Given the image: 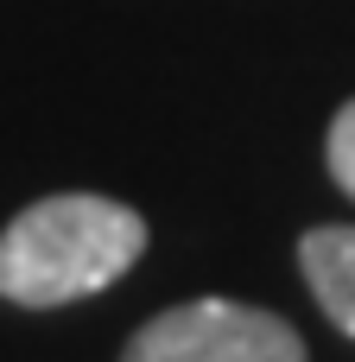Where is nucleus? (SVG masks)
Listing matches in <instances>:
<instances>
[{
	"label": "nucleus",
	"mask_w": 355,
	"mask_h": 362,
	"mask_svg": "<svg viewBox=\"0 0 355 362\" xmlns=\"http://www.w3.org/2000/svg\"><path fill=\"white\" fill-rule=\"evenodd\" d=\"M146 255V216L95 197L57 191L19 210L0 235V299L13 305H70L114 286Z\"/></svg>",
	"instance_id": "f257e3e1"
},
{
	"label": "nucleus",
	"mask_w": 355,
	"mask_h": 362,
	"mask_svg": "<svg viewBox=\"0 0 355 362\" xmlns=\"http://www.w3.org/2000/svg\"><path fill=\"white\" fill-rule=\"evenodd\" d=\"M121 362H311L299 331L260 305L191 299L133 331Z\"/></svg>",
	"instance_id": "f03ea898"
},
{
	"label": "nucleus",
	"mask_w": 355,
	"mask_h": 362,
	"mask_svg": "<svg viewBox=\"0 0 355 362\" xmlns=\"http://www.w3.org/2000/svg\"><path fill=\"white\" fill-rule=\"evenodd\" d=\"M330 178L355 197V102H343L330 121Z\"/></svg>",
	"instance_id": "20e7f679"
},
{
	"label": "nucleus",
	"mask_w": 355,
	"mask_h": 362,
	"mask_svg": "<svg viewBox=\"0 0 355 362\" xmlns=\"http://www.w3.org/2000/svg\"><path fill=\"white\" fill-rule=\"evenodd\" d=\"M299 267H305V280H311L324 318H330L343 337H355V229H337V223L311 229V235L299 242Z\"/></svg>",
	"instance_id": "7ed1b4c3"
}]
</instances>
